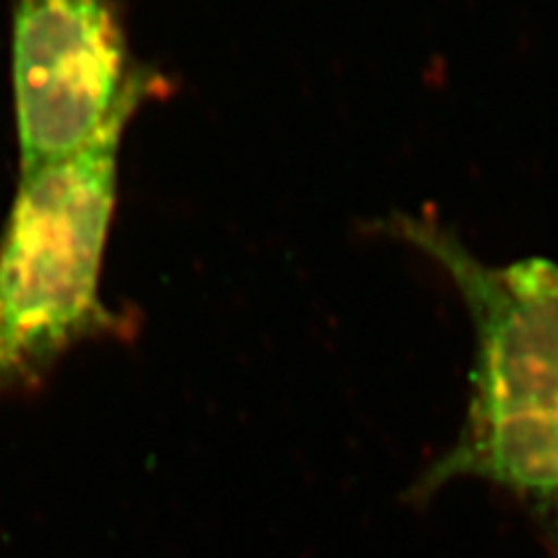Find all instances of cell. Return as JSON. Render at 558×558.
Wrapping results in <instances>:
<instances>
[{
    "label": "cell",
    "instance_id": "obj_1",
    "mask_svg": "<svg viewBox=\"0 0 558 558\" xmlns=\"http://www.w3.org/2000/svg\"><path fill=\"white\" fill-rule=\"evenodd\" d=\"M396 226L451 277L475 326L468 424L433 482L468 475L508 488L558 558V266H488L435 221L403 217Z\"/></svg>",
    "mask_w": 558,
    "mask_h": 558
},
{
    "label": "cell",
    "instance_id": "obj_2",
    "mask_svg": "<svg viewBox=\"0 0 558 558\" xmlns=\"http://www.w3.org/2000/svg\"><path fill=\"white\" fill-rule=\"evenodd\" d=\"M119 145L20 172L0 233V393L38 381L73 347L126 326L100 293Z\"/></svg>",
    "mask_w": 558,
    "mask_h": 558
},
{
    "label": "cell",
    "instance_id": "obj_3",
    "mask_svg": "<svg viewBox=\"0 0 558 558\" xmlns=\"http://www.w3.org/2000/svg\"><path fill=\"white\" fill-rule=\"evenodd\" d=\"M154 82L112 0H12L20 172L121 143Z\"/></svg>",
    "mask_w": 558,
    "mask_h": 558
}]
</instances>
